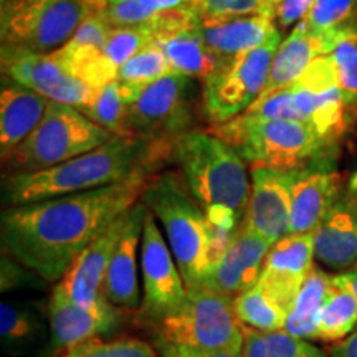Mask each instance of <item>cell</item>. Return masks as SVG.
Here are the masks:
<instances>
[{
	"instance_id": "6da1fadb",
	"label": "cell",
	"mask_w": 357,
	"mask_h": 357,
	"mask_svg": "<svg viewBox=\"0 0 357 357\" xmlns=\"http://www.w3.org/2000/svg\"><path fill=\"white\" fill-rule=\"evenodd\" d=\"M149 176L139 172L101 189L7 207L3 253L48 283H58L98 235L139 202Z\"/></svg>"
},
{
	"instance_id": "7a4b0ae2",
	"label": "cell",
	"mask_w": 357,
	"mask_h": 357,
	"mask_svg": "<svg viewBox=\"0 0 357 357\" xmlns=\"http://www.w3.org/2000/svg\"><path fill=\"white\" fill-rule=\"evenodd\" d=\"M164 142L137 136L113 137L96 149L37 172L8 174L2 190L7 207L118 184L139 172H153Z\"/></svg>"
},
{
	"instance_id": "3957f363",
	"label": "cell",
	"mask_w": 357,
	"mask_h": 357,
	"mask_svg": "<svg viewBox=\"0 0 357 357\" xmlns=\"http://www.w3.org/2000/svg\"><path fill=\"white\" fill-rule=\"evenodd\" d=\"M141 202L155 217L172 250L187 289L202 288L211 273V231L207 213L184 178L164 172L147 182Z\"/></svg>"
},
{
	"instance_id": "277c9868",
	"label": "cell",
	"mask_w": 357,
	"mask_h": 357,
	"mask_svg": "<svg viewBox=\"0 0 357 357\" xmlns=\"http://www.w3.org/2000/svg\"><path fill=\"white\" fill-rule=\"evenodd\" d=\"M172 149L187 187L204 208H229L245 220L252 178L229 142L212 131H187Z\"/></svg>"
},
{
	"instance_id": "5b68a950",
	"label": "cell",
	"mask_w": 357,
	"mask_h": 357,
	"mask_svg": "<svg viewBox=\"0 0 357 357\" xmlns=\"http://www.w3.org/2000/svg\"><path fill=\"white\" fill-rule=\"evenodd\" d=\"M213 134L229 142L252 167L301 169L324 159L333 144L306 123L260 119L240 114L213 126Z\"/></svg>"
},
{
	"instance_id": "8992f818",
	"label": "cell",
	"mask_w": 357,
	"mask_h": 357,
	"mask_svg": "<svg viewBox=\"0 0 357 357\" xmlns=\"http://www.w3.org/2000/svg\"><path fill=\"white\" fill-rule=\"evenodd\" d=\"M116 137L75 106L50 101L47 113L6 160L8 174L37 172L96 149Z\"/></svg>"
},
{
	"instance_id": "52a82bcc",
	"label": "cell",
	"mask_w": 357,
	"mask_h": 357,
	"mask_svg": "<svg viewBox=\"0 0 357 357\" xmlns=\"http://www.w3.org/2000/svg\"><path fill=\"white\" fill-rule=\"evenodd\" d=\"M91 13V0H2V52L60 50Z\"/></svg>"
},
{
	"instance_id": "ba28073f",
	"label": "cell",
	"mask_w": 357,
	"mask_h": 357,
	"mask_svg": "<svg viewBox=\"0 0 357 357\" xmlns=\"http://www.w3.org/2000/svg\"><path fill=\"white\" fill-rule=\"evenodd\" d=\"M158 328V339L174 344L227 349L243 347V328L234 310V298L202 287L187 289L184 305Z\"/></svg>"
},
{
	"instance_id": "9c48e42d",
	"label": "cell",
	"mask_w": 357,
	"mask_h": 357,
	"mask_svg": "<svg viewBox=\"0 0 357 357\" xmlns=\"http://www.w3.org/2000/svg\"><path fill=\"white\" fill-rule=\"evenodd\" d=\"M280 43L281 30L261 47L227 60L205 79L204 111L213 126L243 114L260 98Z\"/></svg>"
},
{
	"instance_id": "30bf717a",
	"label": "cell",
	"mask_w": 357,
	"mask_h": 357,
	"mask_svg": "<svg viewBox=\"0 0 357 357\" xmlns=\"http://www.w3.org/2000/svg\"><path fill=\"white\" fill-rule=\"evenodd\" d=\"M194 83L190 77L171 73L149 84L129 105V128L134 136L153 142H174L189 131Z\"/></svg>"
},
{
	"instance_id": "8fae6325",
	"label": "cell",
	"mask_w": 357,
	"mask_h": 357,
	"mask_svg": "<svg viewBox=\"0 0 357 357\" xmlns=\"http://www.w3.org/2000/svg\"><path fill=\"white\" fill-rule=\"evenodd\" d=\"M142 303L141 314L158 326L187 300V287L172 250L149 211L144 217L141 242Z\"/></svg>"
},
{
	"instance_id": "7c38bea8",
	"label": "cell",
	"mask_w": 357,
	"mask_h": 357,
	"mask_svg": "<svg viewBox=\"0 0 357 357\" xmlns=\"http://www.w3.org/2000/svg\"><path fill=\"white\" fill-rule=\"evenodd\" d=\"M3 77L33 89L50 101L83 109L95 100L98 89L75 77L53 53L2 52Z\"/></svg>"
},
{
	"instance_id": "4fadbf2b",
	"label": "cell",
	"mask_w": 357,
	"mask_h": 357,
	"mask_svg": "<svg viewBox=\"0 0 357 357\" xmlns=\"http://www.w3.org/2000/svg\"><path fill=\"white\" fill-rule=\"evenodd\" d=\"M296 171L252 167V192L243 225L271 245L289 235L291 190Z\"/></svg>"
},
{
	"instance_id": "5bb4252c",
	"label": "cell",
	"mask_w": 357,
	"mask_h": 357,
	"mask_svg": "<svg viewBox=\"0 0 357 357\" xmlns=\"http://www.w3.org/2000/svg\"><path fill=\"white\" fill-rule=\"evenodd\" d=\"M126 217L128 212H124L101 235H98L60 280L70 296L84 310L100 312V314L119 310L111 305L106 298L105 281L111 257L126 223Z\"/></svg>"
},
{
	"instance_id": "9a60e30c",
	"label": "cell",
	"mask_w": 357,
	"mask_h": 357,
	"mask_svg": "<svg viewBox=\"0 0 357 357\" xmlns=\"http://www.w3.org/2000/svg\"><path fill=\"white\" fill-rule=\"evenodd\" d=\"M314 238L312 234L287 235L271 245L258 284L268 296L288 312L312 271Z\"/></svg>"
},
{
	"instance_id": "2e32d148",
	"label": "cell",
	"mask_w": 357,
	"mask_h": 357,
	"mask_svg": "<svg viewBox=\"0 0 357 357\" xmlns=\"http://www.w3.org/2000/svg\"><path fill=\"white\" fill-rule=\"evenodd\" d=\"M121 312H93L79 306L63 284L58 281L48 303V323H50V344L47 356L58 357L70 347L95 337H108L118 329Z\"/></svg>"
},
{
	"instance_id": "e0dca14e",
	"label": "cell",
	"mask_w": 357,
	"mask_h": 357,
	"mask_svg": "<svg viewBox=\"0 0 357 357\" xmlns=\"http://www.w3.org/2000/svg\"><path fill=\"white\" fill-rule=\"evenodd\" d=\"M146 212L147 207L141 200L129 208L121 236L111 257L105 281V294L111 305L119 310L136 311L139 310L142 303L139 260Z\"/></svg>"
},
{
	"instance_id": "ac0fdd59",
	"label": "cell",
	"mask_w": 357,
	"mask_h": 357,
	"mask_svg": "<svg viewBox=\"0 0 357 357\" xmlns=\"http://www.w3.org/2000/svg\"><path fill=\"white\" fill-rule=\"evenodd\" d=\"M341 192V176L324 159L296 171L291 190L289 235L314 234Z\"/></svg>"
},
{
	"instance_id": "d6986e66",
	"label": "cell",
	"mask_w": 357,
	"mask_h": 357,
	"mask_svg": "<svg viewBox=\"0 0 357 357\" xmlns=\"http://www.w3.org/2000/svg\"><path fill=\"white\" fill-rule=\"evenodd\" d=\"M271 243L242 225L230 247L211 268L204 287L230 298L257 287Z\"/></svg>"
},
{
	"instance_id": "ffe728a7",
	"label": "cell",
	"mask_w": 357,
	"mask_h": 357,
	"mask_svg": "<svg viewBox=\"0 0 357 357\" xmlns=\"http://www.w3.org/2000/svg\"><path fill=\"white\" fill-rule=\"evenodd\" d=\"M48 105V98L3 77L0 93V154L3 162L38 126Z\"/></svg>"
},
{
	"instance_id": "44dd1931",
	"label": "cell",
	"mask_w": 357,
	"mask_h": 357,
	"mask_svg": "<svg viewBox=\"0 0 357 357\" xmlns=\"http://www.w3.org/2000/svg\"><path fill=\"white\" fill-rule=\"evenodd\" d=\"M314 258L334 271L357 266V207L341 195L312 234Z\"/></svg>"
},
{
	"instance_id": "7402d4cb",
	"label": "cell",
	"mask_w": 357,
	"mask_h": 357,
	"mask_svg": "<svg viewBox=\"0 0 357 357\" xmlns=\"http://www.w3.org/2000/svg\"><path fill=\"white\" fill-rule=\"evenodd\" d=\"M334 35L336 32H312L300 22L280 43L261 95H268L296 83L316 58L329 55L333 52Z\"/></svg>"
},
{
	"instance_id": "603a6c76",
	"label": "cell",
	"mask_w": 357,
	"mask_h": 357,
	"mask_svg": "<svg viewBox=\"0 0 357 357\" xmlns=\"http://www.w3.org/2000/svg\"><path fill=\"white\" fill-rule=\"evenodd\" d=\"M200 30L212 52L222 56L223 60H230L253 48L261 47L276 32H280L275 19L266 15L200 22Z\"/></svg>"
},
{
	"instance_id": "cb8c5ba5",
	"label": "cell",
	"mask_w": 357,
	"mask_h": 357,
	"mask_svg": "<svg viewBox=\"0 0 357 357\" xmlns=\"http://www.w3.org/2000/svg\"><path fill=\"white\" fill-rule=\"evenodd\" d=\"M153 43L166 55L174 73L202 78L204 82L227 61L212 52L205 42L200 25L154 35Z\"/></svg>"
},
{
	"instance_id": "d4e9b609",
	"label": "cell",
	"mask_w": 357,
	"mask_h": 357,
	"mask_svg": "<svg viewBox=\"0 0 357 357\" xmlns=\"http://www.w3.org/2000/svg\"><path fill=\"white\" fill-rule=\"evenodd\" d=\"M333 276L324 273L319 268H312L305 284L294 298L293 305L287 312L284 331L300 339H316L319 314L324 301L331 291Z\"/></svg>"
},
{
	"instance_id": "484cf974",
	"label": "cell",
	"mask_w": 357,
	"mask_h": 357,
	"mask_svg": "<svg viewBox=\"0 0 357 357\" xmlns=\"http://www.w3.org/2000/svg\"><path fill=\"white\" fill-rule=\"evenodd\" d=\"M171 71V65L162 50L155 43H149L119 68L116 82L119 83L123 98L128 105H131L149 84L166 77Z\"/></svg>"
},
{
	"instance_id": "4316f807",
	"label": "cell",
	"mask_w": 357,
	"mask_h": 357,
	"mask_svg": "<svg viewBox=\"0 0 357 357\" xmlns=\"http://www.w3.org/2000/svg\"><path fill=\"white\" fill-rule=\"evenodd\" d=\"M357 326V300L349 289L337 283L333 276L331 291L319 314L316 339L339 342L354 333Z\"/></svg>"
},
{
	"instance_id": "83f0119b",
	"label": "cell",
	"mask_w": 357,
	"mask_h": 357,
	"mask_svg": "<svg viewBox=\"0 0 357 357\" xmlns=\"http://www.w3.org/2000/svg\"><path fill=\"white\" fill-rule=\"evenodd\" d=\"M243 328V326H242ZM243 357H326L306 339L281 331H255L243 328Z\"/></svg>"
},
{
	"instance_id": "f1b7e54d",
	"label": "cell",
	"mask_w": 357,
	"mask_h": 357,
	"mask_svg": "<svg viewBox=\"0 0 357 357\" xmlns=\"http://www.w3.org/2000/svg\"><path fill=\"white\" fill-rule=\"evenodd\" d=\"M234 310L238 323L255 331H281L287 323V311L260 284L234 298Z\"/></svg>"
},
{
	"instance_id": "f546056e",
	"label": "cell",
	"mask_w": 357,
	"mask_h": 357,
	"mask_svg": "<svg viewBox=\"0 0 357 357\" xmlns=\"http://www.w3.org/2000/svg\"><path fill=\"white\" fill-rule=\"evenodd\" d=\"M79 111L84 116H88L93 123L105 128L114 136H134L131 128H129V105L123 98L119 83L116 79L98 89L95 100L89 102L86 108Z\"/></svg>"
},
{
	"instance_id": "4dcf8cb0",
	"label": "cell",
	"mask_w": 357,
	"mask_h": 357,
	"mask_svg": "<svg viewBox=\"0 0 357 357\" xmlns=\"http://www.w3.org/2000/svg\"><path fill=\"white\" fill-rule=\"evenodd\" d=\"M334 60L337 84L351 111L357 109V26L337 30L329 53Z\"/></svg>"
},
{
	"instance_id": "1f68e13d",
	"label": "cell",
	"mask_w": 357,
	"mask_h": 357,
	"mask_svg": "<svg viewBox=\"0 0 357 357\" xmlns=\"http://www.w3.org/2000/svg\"><path fill=\"white\" fill-rule=\"evenodd\" d=\"M280 0H194V8L200 22L238 19L250 15H266L275 19Z\"/></svg>"
},
{
	"instance_id": "d6a6232c",
	"label": "cell",
	"mask_w": 357,
	"mask_h": 357,
	"mask_svg": "<svg viewBox=\"0 0 357 357\" xmlns=\"http://www.w3.org/2000/svg\"><path fill=\"white\" fill-rule=\"evenodd\" d=\"M301 24L312 32H337L357 26V0H316Z\"/></svg>"
},
{
	"instance_id": "836d02e7",
	"label": "cell",
	"mask_w": 357,
	"mask_h": 357,
	"mask_svg": "<svg viewBox=\"0 0 357 357\" xmlns=\"http://www.w3.org/2000/svg\"><path fill=\"white\" fill-rule=\"evenodd\" d=\"M65 357H159V352L136 337H95L70 347Z\"/></svg>"
},
{
	"instance_id": "e575fe53",
	"label": "cell",
	"mask_w": 357,
	"mask_h": 357,
	"mask_svg": "<svg viewBox=\"0 0 357 357\" xmlns=\"http://www.w3.org/2000/svg\"><path fill=\"white\" fill-rule=\"evenodd\" d=\"M40 321L29 307L2 303L0 306V336L8 347L22 346L32 342L38 336Z\"/></svg>"
},
{
	"instance_id": "d590c367",
	"label": "cell",
	"mask_w": 357,
	"mask_h": 357,
	"mask_svg": "<svg viewBox=\"0 0 357 357\" xmlns=\"http://www.w3.org/2000/svg\"><path fill=\"white\" fill-rule=\"evenodd\" d=\"M153 43V33L142 29H114L111 26L105 45V55L116 68H121L128 60Z\"/></svg>"
},
{
	"instance_id": "8d00e7d4",
	"label": "cell",
	"mask_w": 357,
	"mask_h": 357,
	"mask_svg": "<svg viewBox=\"0 0 357 357\" xmlns=\"http://www.w3.org/2000/svg\"><path fill=\"white\" fill-rule=\"evenodd\" d=\"M296 84L311 89L314 93H324L328 89L339 86L337 84V73L334 60L331 55H323L316 58L312 63L307 66L301 78L298 79Z\"/></svg>"
},
{
	"instance_id": "74e56055",
	"label": "cell",
	"mask_w": 357,
	"mask_h": 357,
	"mask_svg": "<svg viewBox=\"0 0 357 357\" xmlns=\"http://www.w3.org/2000/svg\"><path fill=\"white\" fill-rule=\"evenodd\" d=\"M155 349L159 357H243V347H227V349H204V347H192L174 344V342L155 339Z\"/></svg>"
},
{
	"instance_id": "f35d334b",
	"label": "cell",
	"mask_w": 357,
	"mask_h": 357,
	"mask_svg": "<svg viewBox=\"0 0 357 357\" xmlns=\"http://www.w3.org/2000/svg\"><path fill=\"white\" fill-rule=\"evenodd\" d=\"M136 2L154 13H167L189 8L194 0H136Z\"/></svg>"
},
{
	"instance_id": "ab89813d",
	"label": "cell",
	"mask_w": 357,
	"mask_h": 357,
	"mask_svg": "<svg viewBox=\"0 0 357 357\" xmlns=\"http://www.w3.org/2000/svg\"><path fill=\"white\" fill-rule=\"evenodd\" d=\"M329 357H357V329L329 347Z\"/></svg>"
},
{
	"instance_id": "60d3db41",
	"label": "cell",
	"mask_w": 357,
	"mask_h": 357,
	"mask_svg": "<svg viewBox=\"0 0 357 357\" xmlns=\"http://www.w3.org/2000/svg\"><path fill=\"white\" fill-rule=\"evenodd\" d=\"M334 280L337 281V283H341L342 287H346L349 291L354 294L356 300H357V266L352 268V270H347V271H342V273L339 275H334Z\"/></svg>"
},
{
	"instance_id": "b9f144b4",
	"label": "cell",
	"mask_w": 357,
	"mask_h": 357,
	"mask_svg": "<svg viewBox=\"0 0 357 357\" xmlns=\"http://www.w3.org/2000/svg\"><path fill=\"white\" fill-rule=\"evenodd\" d=\"M344 197H346L347 200H351V202L354 204L356 207H357V166H356L354 171L351 172L349 178H347Z\"/></svg>"
},
{
	"instance_id": "7bdbcfd3",
	"label": "cell",
	"mask_w": 357,
	"mask_h": 357,
	"mask_svg": "<svg viewBox=\"0 0 357 357\" xmlns=\"http://www.w3.org/2000/svg\"><path fill=\"white\" fill-rule=\"evenodd\" d=\"M58 357H65V354H61V356H58Z\"/></svg>"
}]
</instances>
